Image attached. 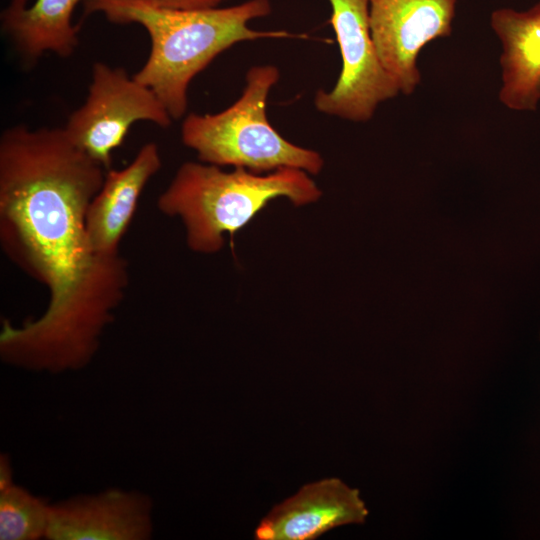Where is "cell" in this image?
Segmentation results:
<instances>
[{
	"instance_id": "obj_1",
	"label": "cell",
	"mask_w": 540,
	"mask_h": 540,
	"mask_svg": "<svg viewBox=\"0 0 540 540\" xmlns=\"http://www.w3.org/2000/svg\"><path fill=\"white\" fill-rule=\"evenodd\" d=\"M106 171L63 127L17 124L1 134V248L47 288L48 303L65 296L95 256L85 218Z\"/></svg>"
},
{
	"instance_id": "obj_2",
	"label": "cell",
	"mask_w": 540,
	"mask_h": 540,
	"mask_svg": "<svg viewBox=\"0 0 540 540\" xmlns=\"http://www.w3.org/2000/svg\"><path fill=\"white\" fill-rule=\"evenodd\" d=\"M84 3L87 13H101L113 23H136L147 31L150 54L133 77L156 94L173 120L182 118L187 110L192 79L228 48L263 38L303 37L249 27L251 20L270 14L269 0L204 9L165 8L141 0Z\"/></svg>"
},
{
	"instance_id": "obj_3",
	"label": "cell",
	"mask_w": 540,
	"mask_h": 540,
	"mask_svg": "<svg viewBox=\"0 0 540 540\" xmlns=\"http://www.w3.org/2000/svg\"><path fill=\"white\" fill-rule=\"evenodd\" d=\"M129 284L128 262L119 253L95 255L71 290L44 313L19 326L5 320L0 358L13 367L59 374L85 368L99 350Z\"/></svg>"
},
{
	"instance_id": "obj_4",
	"label": "cell",
	"mask_w": 540,
	"mask_h": 540,
	"mask_svg": "<svg viewBox=\"0 0 540 540\" xmlns=\"http://www.w3.org/2000/svg\"><path fill=\"white\" fill-rule=\"evenodd\" d=\"M322 192L308 173L281 168L259 174L234 167L185 162L159 195L156 206L165 216L181 219L187 246L213 254L224 246L225 234L248 224L271 200L284 197L294 206L316 202Z\"/></svg>"
},
{
	"instance_id": "obj_5",
	"label": "cell",
	"mask_w": 540,
	"mask_h": 540,
	"mask_svg": "<svg viewBox=\"0 0 540 540\" xmlns=\"http://www.w3.org/2000/svg\"><path fill=\"white\" fill-rule=\"evenodd\" d=\"M280 78L273 65L251 67L241 96L214 114H188L181 139L208 164L245 168L264 174L296 168L316 175L324 166L321 155L285 139L269 122L267 98Z\"/></svg>"
},
{
	"instance_id": "obj_6",
	"label": "cell",
	"mask_w": 540,
	"mask_h": 540,
	"mask_svg": "<svg viewBox=\"0 0 540 540\" xmlns=\"http://www.w3.org/2000/svg\"><path fill=\"white\" fill-rule=\"evenodd\" d=\"M139 121L167 128L173 119L156 94L124 68L95 62L87 97L63 128L77 147L109 170L112 152Z\"/></svg>"
},
{
	"instance_id": "obj_7",
	"label": "cell",
	"mask_w": 540,
	"mask_h": 540,
	"mask_svg": "<svg viewBox=\"0 0 540 540\" xmlns=\"http://www.w3.org/2000/svg\"><path fill=\"white\" fill-rule=\"evenodd\" d=\"M342 68L330 91L318 90L316 109L354 122L370 120L380 103L400 94L382 65L370 30L369 0H328Z\"/></svg>"
},
{
	"instance_id": "obj_8",
	"label": "cell",
	"mask_w": 540,
	"mask_h": 540,
	"mask_svg": "<svg viewBox=\"0 0 540 540\" xmlns=\"http://www.w3.org/2000/svg\"><path fill=\"white\" fill-rule=\"evenodd\" d=\"M457 0H369L371 36L384 68L400 93L412 94L421 81L419 53L429 42L452 33Z\"/></svg>"
},
{
	"instance_id": "obj_9",
	"label": "cell",
	"mask_w": 540,
	"mask_h": 540,
	"mask_svg": "<svg viewBox=\"0 0 540 540\" xmlns=\"http://www.w3.org/2000/svg\"><path fill=\"white\" fill-rule=\"evenodd\" d=\"M153 502L136 490L110 488L51 504L45 539L148 540Z\"/></svg>"
},
{
	"instance_id": "obj_10",
	"label": "cell",
	"mask_w": 540,
	"mask_h": 540,
	"mask_svg": "<svg viewBox=\"0 0 540 540\" xmlns=\"http://www.w3.org/2000/svg\"><path fill=\"white\" fill-rule=\"evenodd\" d=\"M368 509L360 491L339 478L302 486L275 505L254 531L257 540H313L348 524H363Z\"/></svg>"
},
{
	"instance_id": "obj_11",
	"label": "cell",
	"mask_w": 540,
	"mask_h": 540,
	"mask_svg": "<svg viewBox=\"0 0 540 540\" xmlns=\"http://www.w3.org/2000/svg\"><path fill=\"white\" fill-rule=\"evenodd\" d=\"M162 165L156 143L144 144L120 170L106 171L103 185L91 201L85 218L89 250L94 255L119 253L120 242L134 216L138 200Z\"/></svg>"
},
{
	"instance_id": "obj_12",
	"label": "cell",
	"mask_w": 540,
	"mask_h": 540,
	"mask_svg": "<svg viewBox=\"0 0 540 540\" xmlns=\"http://www.w3.org/2000/svg\"><path fill=\"white\" fill-rule=\"evenodd\" d=\"M490 25L502 48L500 102L514 111H535L540 102V1L524 11L496 9Z\"/></svg>"
},
{
	"instance_id": "obj_13",
	"label": "cell",
	"mask_w": 540,
	"mask_h": 540,
	"mask_svg": "<svg viewBox=\"0 0 540 540\" xmlns=\"http://www.w3.org/2000/svg\"><path fill=\"white\" fill-rule=\"evenodd\" d=\"M84 0H11L1 12V28L27 62L50 52L69 57L79 44L78 28L72 23L76 6Z\"/></svg>"
},
{
	"instance_id": "obj_14",
	"label": "cell",
	"mask_w": 540,
	"mask_h": 540,
	"mask_svg": "<svg viewBox=\"0 0 540 540\" xmlns=\"http://www.w3.org/2000/svg\"><path fill=\"white\" fill-rule=\"evenodd\" d=\"M51 504L13 484L0 492V539L38 540L46 537Z\"/></svg>"
},
{
	"instance_id": "obj_15",
	"label": "cell",
	"mask_w": 540,
	"mask_h": 540,
	"mask_svg": "<svg viewBox=\"0 0 540 540\" xmlns=\"http://www.w3.org/2000/svg\"><path fill=\"white\" fill-rule=\"evenodd\" d=\"M152 5L174 9H204L217 7L222 0H141Z\"/></svg>"
},
{
	"instance_id": "obj_16",
	"label": "cell",
	"mask_w": 540,
	"mask_h": 540,
	"mask_svg": "<svg viewBox=\"0 0 540 540\" xmlns=\"http://www.w3.org/2000/svg\"><path fill=\"white\" fill-rule=\"evenodd\" d=\"M13 469L8 455L0 456V492L13 485Z\"/></svg>"
}]
</instances>
